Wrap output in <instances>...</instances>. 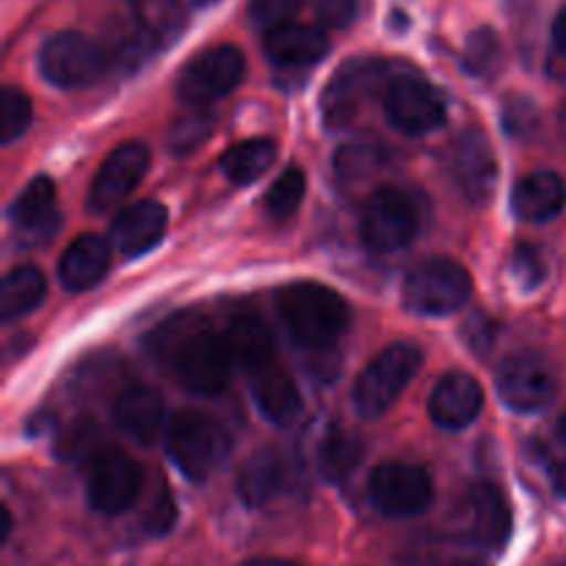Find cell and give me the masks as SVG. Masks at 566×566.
Here are the masks:
<instances>
[{"label":"cell","instance_id":"6da1fadb","mask_svg":"<svg viewBox=\"0 0 566 566\" xmlns=\"http://www.w3.org/2000/svg\"><path fill=\"white\" fill-rule=\"evenodd\" d=\"M153 352L169 374L197 396H219L230 387L235 359L224 335H216L205 321H169L153 337Z\"/></svg>","mask_w":566,"mask_h":566},{"label":"cell","instance_id":"7a4b0ae2","mask_svg":"<svg viewBox=\"0 0 566 566\" xmlns=\"http://www.w3.org/2000/svg\"><path fill=\"white\" fill-rule=\"evenodd\" d=\"M276 310L287 335L310 352L335 346L352 324L346 298L321 282H293L282 287L276 293Z\"/></svg>","mask_w":566,"mask_h":566},{"label":"cell","instance_id":"3957f363","mask_svg":"<svg viewBox=\"0 0 566 566\" xmlns=\"http://www.w3.org/2000/svg\"><path fill=\"white\" fill-rule=\"evenodd\" d=\"M473 296V276L451 258H429L415 265L403 280L407 310L429 318H442L464 310Z\"/></svg>","mask_w":566,"mask_h":566},{"label":"cell","instance_id":"277c9868","mask_svg":"<svg viewBox=\"0 0 566 566\" xmlns=\"http://www.w3.org/2000/svg\"><path fill=\"white\" fill-rule=\"evenodd\" d=\"M423 365V352L415 343H392L376 359H370L368 368L359 374L357 385H354V409L363 415L365 420L381 418L403 390L415 374Z\"/></svg>","mask_w":566,"mask_h":566},{"label":"cell","instance_id":"5b68a950","mask_svg":"<svg viewBox=\"0 0 566 566\" xmlns=\"http://www.w3.org/2000/svg\"><path fill=\"white\" fill-rule=\"evenodd\" d=\"M166 451L188 481H205L230 451L224 429L210 415L186 409L166 429Z\"/></svg>","mask_w":566,"mask_h":566},{"label":"cell","instance_id":"8992f818","mask_svg":"<svg viewBox=\"0 0 566 566\" xmlns=\"http://www.w3.org/2000/svg\"><path fill=\"white\" fill-rule=\"evenodd\" d=\"M392 72L396 66L381 59H348L332 75L329 86L324 88V97H321L324 125L329 130H343L346 125H352L365 103L376 97V92L385 94V88L396 77Z\"/></svg>","mask_w":566,"mask_h":566},{"label":"cell","instance_id":"52a82bcc","mask_svg":"<svg viewBox=\"0 0 566 566\" xmlns=\"http://www.w3.org/2000/svg\"><path fill=\"white\" fill-rule=\"evenodd\" d=\"M108 59L94 39L77 31L53 33L39 50V72L55 88H86L103 77Z\"/></svg>","mask_w":566,"mask_h":566},{"label":"cell","instance_id":"ba28073f","mask_svg":"<svg viewBox=\"0 0 566 566\" xmlns=\"http://www.w3.org/2000/svg\"><path fill=\"white\" fill-rule=\"evenodd\" d=\"M420 213L415 199L398 186H381L363 210V241L370 252L390 254L418 235Z\"/></svg>","mask_w":566,"mask_h":566},{"label":"cell","instance_id":"9c48e42d","mask_svg":"<svg viewBox=\"0 0 566 566\" xmlns=\"http://www.w3.org/2000/svg\"><path fill=\"white\" fill-rule=\"evenodd\" d=\"M247 59L235 44H216L193 55L177 75V97L186 105H210L241 86Z\"/></svg>","mask_w":566,"mask_h":566},{"label":"cell","instance_id":"30bf717a","mask_svg":"<svg viewBox=\"0 0 566 566\" xmlns=\"http://www.w3.org/2000/svg\"><path fill=\"white\" fill-rule=\"evenodd\" d=\"M495 387L501 401L512 412L536 415L545 412L558 396V376L542 354L517 352L503 359L497 368Z\"/></svg>","mask_w":566,"mask_h":566},{"label":"cell","instance_id":"8fae6325","mask_svg":"<svg viewBox=\"0 0 566 566\" xmlns=\"http://www.w3.org/2000/svg\"><path fill=\"white\" fill-rule=\"evenodd\" d=\"M446 171L464 202L473 208L492 202L497 186V158L490 138L479 127H470L453 138L446 153Z\"/></svg>","mask_w":566,"mask_h":566},{"label":"cell","instance_id":"7c38bea8","mask_svg":"<svg viewBox=\"0 0 566 566\" xmlns=\"http://www.w3.org/2000/svg\"><path fill=\"white\" fill-rule=\"evenodd\" d=\"M387 122L407 136H426L446 125L448 103L429 81L412 75H396L381 94Z\"/></svg>","mask_w":566,"mask_h":566},{"label":"cell","instance_id":"4fadbf2b","mask_svg":"<svg viewBox=\"0 0 566 566\" xmlns=\"http://www.w3.org/2000/svg\"><path fill=\"white\" fill-rule=\"evenodd\" d=\"M368 497L376 512L385 517H418L434 501V484H431V475L418 464L387 462L370 473Z\"/></svg>","mask_w":566,"mask_h":566},{"label":"cell","instance_id":"5bb4252c","mask_svg":"<svg viewBox=\"0 0 566 566\" xmlns=\"http://www.w3.org/2000/svg\"><path fill=\"white\" fill-rule=\"evenodd\" d=\"M144 486V473L136 459L122 451H99L88 462L86 501L88 506L105 517L125 514L138 501Z\"/></svg>","mask_w":566,"mask_h":566},{"label":"cell","instance_id":"9a60e30c","mask_svg":"<svg viewBox=\"0 0 566 566\" xmlns=\"http://www.w3.org/2000/svg\"><path fill=\"white\" fill-rule=\"evenodd\" d=\"M149 169V147L142 142L119 144L103 166L94 175L92 186H88L86 208L92 213H108L119 202H125L138 186H142L144 175Z\"/></svg>","mask_w":566,"mask_h":566},{"label":"cell","instance_id":"2e32d148","mask_svg":"<svg viewBox=\"0 0 566 566\" xmlns=\"http://www.w3.org/2000/svg\"><path fill=\"white\" fill-rule=\"evenodd\" d=\"M9 221L14 227L17 238H22L25 247H39L50 241L59 230V210H55V186L50 177L39 175L17 193L9 208Z\"/></svg>","mask_w":566,"mask_h":566},{"label":"cell","instance_id":"e0dca14e","mask_svg":"<svg viewBox=\"0 0 566 566\" xmlns=\"http://www.w3.org/2000/svg\"><path fill=\"white\" fill-rule=\"evenodd\" d=\"M481 409H484V390L473 376L459 370L442 376L429 398L431 420L446 431H464L475 423Z\"/></svg>","mask_w":566,"mask_h":566},{"label":"cell","instance_id":"ac0fdd59","mask_svg":"<svg viewBox=\"0 0 566 566\" xmlns=\"http://www.w3.org/2000/svg\"><path fill=\"white\" fill-rule=\"evenodd\" d=\"M249 390L260 415L274 426H291L302 415V392L293 376L282 368L280 357L249 370Z\"/></svg>","mask_w":566,"mask_h":566},{"label":"cell","instance_id":"d6986e66","mask_svg":"<svg viewBox=\"0 0 566 566\" xmlns=\"http://www.w3.org/2000/svg\"><path fill=\"white\" fill-rule=\"evenodd\" d=\"M166 224H169V213H166L164 205L142 199V202L127 205L116 216L114 224H111V243L125 258H142L164 241Z\"/></svg>","mask_w":566,"mask_h":566},{"label":"cell","instance_id":"ffe728a7","mask_svg":"<svg viewBox=\"0 0 566 566\" xmlns=\"http://www.w3.org/2000/svg\"><path fill=\"white\" fill-rule=\"evenodd\" d=\"M265 59L282 70H307L329 53V39L321 28L302 25V22H285L271 31H265L263 39Z\"/></svg>","mask_w":566,"mask_h":566},{"label":"cell","instance_id":"44dd1931","mask_svg":"<svg viewBox=\"0 0 566 566\" xmlns=\"http://www.w3.org/2000/svg\"><path fill=\"white\" fill-rule=\"evenodd\" d=\"M111 418H114L116 429L136 440L138 446H153L166 423L164 398L153 387L133 385L114 398Z\"/></svg>","mask_w":566,"mask_h":566},{"label":"cell","instance_id":"7402d4cb","mask_svg":"<svg viewBox=\"0 0 566 566\" xmlns=\"http://www.w3.org/2000/svg\"><path fill=\"white\" fill-rule=\"evenodd\" d=\"M287 481H291V473H287L285 457L276 448H260L243 462L238 473V497L249 509H265L276 497H282Z\"/></svg>","mask_w":566,"mask_h":566},{"label":"cell","instance_id":"603a6c76","mask_svg":"<svg viewBox=\"0 0 566 566\" xmlns=\"http://www.w3.org/2000/svg\"><path fill=\"white\" fill-rule=\"evenodd\" d=\"M566 208V182L558 171L539 169L517 182L512 193V210L520 221L545 224Z\"/></svg>","mask_w":566,"mask_h":566},{"label":"cell","instance_id":"cb8c5ba5","mask_svg":"<svg viewBox=\"0 0 566 566\" xmlns=\"http://www.w3.org/2000/svg\"><path fill=\"white\" fill-rule=\"evenodd\" d=\"M470 531L473 539L486 547H503L512 536V509L501 486L479 481L470 490Z\"/></svg>","mask_w":566,"mask_h":566},{"label":"cell","instance_id":"d4e9b609","mask_svg":"<svg viewBox=\"0 0 566 566\" xmlns=\"http://www.w3.org/2000/svg\"><path fill=\"white\" fill-rule=\"evenodd\" d=\"M111 269V247L105 238L99 235H81L66 247L61 254L59 276L61 285L72 293L88 291V287L99 285Z\"/></svg>","mask_w":566,"mask_h":566},{"label":"cell","instance_id":"484cf974","mask_svg":"<svg viewBox=\"0 0 566 566\" xmlns=\"http://www.w3.org/2000/svg\"><path fill=\"white\" fill-rule=\"evenodd\" d=\"M224 340L230 346L235 365L247 370V374L260 368V365L271 363V359H276L274 335H271L269 324L258 313H252V310H243V313H238L227 324Z\"/></svg>","mask_w":566,"mask_h":566},{"label":"cell","instance_id":"4316f807","mask_svg":"<svg viewBox=\"0 0 566 566\" xmlns=\"http://www.w3.org/2000/svg\"><path fill=\"white\" fill-rule=\"evenodd\" d=\"M48 296V280L36 265H20L11 274H6L0 285V318L3 324L33 313Z\"/></svg>","mask_w":566,"mask_h":566},{"label":"cell","instance_id":"83f0119b","mask_svg":"<svg viewBox=\"0 0 566 566\" xmlns=\"http://www.w3.org/2000/svg\"><path fill=\"white\" fill-rule=\"evenodd\" d=\"M276 160V144L269 138H249V142L235 144L227 149L219 160L221 175L235 186H249V182L260 180L265 171L274 166Z\"/></svg>","mask_w":566,"mask_h":566},{"label":"cell","instance_id":"f1b7e54d","mask_svg":"<svg viewBox=\"0 0 566 566\" xmlns=\"http://www.w3.org/2000/svg\"><path fill=\"white\" fill-rule=\"evenodd\" d=\"M363 459L365 446L357 434L340 429V426L326 431L324 442L318 448V470L326 481H332V484L346 481L363 464Z\"/></svg>","mask_w":566,"mask_h":566},{"label":"cell","instance_id":"f546056e","mask_svg":"<svg viewBox=\"0 0 566 566\" xmlns=\"http://www.w3.org/2000/svg\"><path fill=\"white\" fill-rule=\"evenodd\" d=\"M462 64L475 77H495L503 66V44L492 28H479L468 36Z\"/></svg>","mask_w":566,"mask_h":566},{"label":"cell","instance_id":"4dcf8cb0","mask_svg":"<svg viewBox=\"0 0 566 566\" xmlns=\"http://www.w3.org/2000/svg\"><path fill=\"white\" fill-rule=\"evenodd\" d=\"M304 193H307V177L298 166H287L265 193V210L274 219H291L298 205L304 202Z\"/></svg>","mask_w":566,"mask_h":566},{"label":"cell","instance_id":"1f68e13d","mask_svg":"<svg viewBox=\"0 0 566 566\" xmlns=\"http://www.w3.org/2000/svg\"><path fill=\"white\" fill-rule=\"evenodd\" d=\"M31 99L22 88L17 86H3L0 92V144L9 147L17 138H22L31 127Z\"/></svg>","mask_w":566,"mask_h":566},{"label":"cell","instance_id":"d6a6232c","mask_svg":"<svg viewBox=\"0 0 566 566\" xmlns=\"http://www.w3.org/2000/svg\"><path fill=\"white\" fill-rule=\"evenodd\" d=\"M213 114L208 111V105H191L188 114H182L180 119L171 125L169 130V149L175 155H188L205 142V138L213 133Z\"/></svg>","mask_w":566,"mask_h":566},{"label":"cell","instance_id":"836d02e7","mask_svg":"<svg viewBox=\"0 0 566 566\" xmlns=\"http://www.w3.org/2000/svg\"><path fill=\"white\" fill-rule=\"evenodd\" d=\"M503 127H506L509 136L520 138V142H528L539 133L542 119L536 105L531 103L528 97H520V94H512L503 103Z\"/></svg>","mask_w":566,"mask_h":566},{"label":"cell","instance_id":"e575fe53","mask_svg":"<svg viewBox=\"0 0 566 566\" xmlns=\"http://www.w3.org/2000/svg\"><path fill=\"white\" fill-rule=\"evenodd\" d=\"M99 451H105V448L99 442V431L92 420L88 423H77L59 442V453L64 459H70V462H75V459H88L92 462Z\"/></svg>","mask_w":566,"mask_h":566},{"label":"cell","instance_id":"d590c367","mask_svg":"<svg viewBox=\"0 0 566 566\" xmlns=\"http://www.w3.org/2000/svg\"><path fill=\"white\" fill-rule=\"evenodd\" d=\"M307 0H252L249 3V17L258 28H271L276 25H285V22H293V17L302 11V6Z\"/></svg>","mask_w":566,"mask_h":566},{"label":"cell","instance_id":"8d00e7d4","mask_svg":"<svg viewBox=\"0 0 566 566\" xmlns=\"http://www.w3.org/2000/svg\"><path fill=\"white\" fill-rule=\"evenodd\" d=\"M363 11V0H318L315 6V17L329 31H343V28L354 25Z\"/></svg>","mask_w":566,"mask_h":566},{"label":"cell","instance_id":"74e56055","mask_svg":"<svg viewBox=\"0 0 566 566\" xmlns=\"http://www.w3.org/2000/svg\"><path fill=\"white\" fill-rule=\"evenodd\" d=\"M512 271L523 285L534 287L545 280V258L536 247H520L512 258Z\"/></svg>","mask_w":566,"mask_h":566},{"label":"cell","instance_id":"f35d334b","mask_svg":"<svg viewBox=\"0 0 566 566\" xmlns=\"http://www.w3.org/2000/svg\"><path fill=\"white\" fill-rule=\"evenodd\" d=\"M551 464H553V479H556L558 490L566 492V412L558 418L556 429H553Z\"/></svg>","mask_w":566,"mask_h":566},{"label":"cell","instance_id":"ab89813d","mask_svg":"<svg viewBox=\"0 0 566 566\" xmlns=\"http://www.w3.org/2000/svg\"><path fill=\"white\" fill-rule=\"evenodd\" d=\"M492 337H495V326H492L486 318H475L468 324V340L479 354L490 352Z\"/></svg>","mask_w":566,"mask_h":566},{"label":"cell","instance_id":"60d3db41","mask_svg":"<svg viewBox=\"0 0 566 566\" xmlns=\"http://www.w3.org/2000/svg\"><path fill=\"white\" fill-rule=\"evenodd\" d=\"M171 520H175V506H171L169 497H164V501L158 503V506L153 509V517H149V531H155V534H160V531H166L171 525Z\"/></svg>","mask_w":566,"mask_h":566},{"label":"cell","instance_id":"b9f144b4","mask_svg":"<svg viewBox=\"0 0 566 566\" xmlns=\"http://www.w3.org/2000/svg\"><path fill=\"white\" fill-rule=\"evenodd\" d=\"M553 39H556V48L566 55V9L558 14L556 25H553Z\"/></svg>","mask_w":566,"mask_h":566},{"label":"cell","instance_id":"7bdbcfd3","mask_svg":"<svg viewBox=\"0 0 566 566\" xmlns=\"http://www.w3.org/2000/svg\"><path fill=\"white\" fill-rule=\"evenodd\" d=\"M238 566H302L296 562H287V558H249V562Z\"/></svg>","mask_w":566,"mask_h":566},{"label":"cell","instance_id":"ee69618b","mask_svg":"<svg viewBox=\"0 0 566 566\" xmlns=\"http://www.w3.org/2000/svg\"><path fill=\"white\" fill-rule=\"evenodd\" d=\"M9 534H11V512L9 506H3V542L9 539Z\"/></svg>","mask_w":566,"mask_h":566},{"label":"cell","instance_id":"f6af8a7d","mask_svg":"<svg viewBox=\"0 0 566 566\" xmlns=\"http://www.w3.org/2000/svg\"><path fill=\"white\" fill-rule=\"evenodd\" d=\"M558 130H562V136L566 138V97L562 103V111H558Z\"/></svg>","mask_w":566,"mask_h":566},{"label":"cell","instance_id":"bcb514c9","mask_svg":"<svg viewBox=\"0 0 566 566\" xmlns=\"http://www.w3.org/2000/svg\"><path fill=\"white\" fill-rule=\"evenodd\" d=\"M199 6H210V3H216V0H197Z\"/></svg>","mask_w":566,"mask_h":566}]
</instances>
